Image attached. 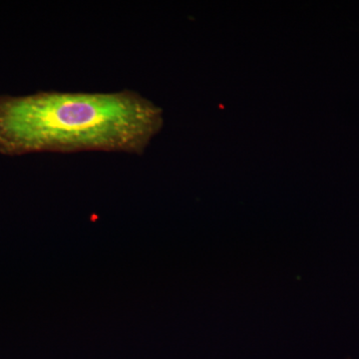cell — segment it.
<instances>
[{"instance_id": "obj_1", "label": "cell", "mask_w": 359, "mask_h": 359, "mask_svg": "<svg viewBox=\"0 0 359 359\" xmlns=\"http://www.w3.org/2000/svg\"><path fill=\"white\" fill-rule=\"evenodd\" d=\"M163 125L162 108L131 90L0 95V154L6 156L142 155Z\"/></svg>"}]
</instances>
